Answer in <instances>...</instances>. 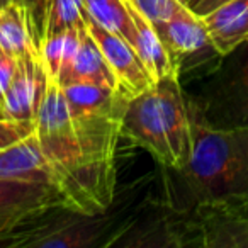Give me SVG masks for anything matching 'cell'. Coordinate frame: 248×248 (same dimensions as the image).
I'll return each mask as SVG.
<instances>
[{
  "instance_id": "obj_20",
  "label": "cell",
  "mask_w": 248,
  "mask_h": 248,
  "mask_svg": "<svg viewBox=\"0 0 248 248\" xmlns=\"http://www.w3.org/2000/svg\"><path fill=\"white\" fill-rule=\"evenodd\" d=\"M34 121H16L9 117H0V150L29 136L31 133H34Z\"/></svg>"
},
{
  "instance_id": "obj_24",
  "label": "cell",
  "mask_w": 248,
  "mask_h": 248,
  "mask_svg": "<svg viewBox=\"0 0 248 248\" xmlns=\"http://www.w3.org/2000/svg\"><path fill=\"white\" fill-rule=\"evenodd\" d=\"M182 2L187 5V7H189V9H192V11H194V9H196L197 5H199V2H201V0H182Z\"/></svg>"
},
{
  "instance_id": "obj_12",
  "label": "cell",
  "mask_w": 248,
  "mask_h": 248,
  "mask_svg": "<svg viewBox=\"0 0 248 248\" xmlns=\"http://www.w3.org/2000/svg\"><path fill=\"white\" fill-rule=\"evenodd\" d=\"M126 2H128L133 22H135V31H136L135 48L138 51L141 62L145 63L146 70L152 75L153 82H158L162 78H169V77H179L180 66L177 65V62L169 53L165 43L162 41L158 31H156L155 24L145 14H141L129 0H126Z\"/></svg>"
},
{
  "instance_id": "obj_16",
  "label": "cell",
  "mask_w": 248,
  "mask_h": 248,
  "mask_svg": "<svg viewBox=\"0 0 248 248\" xmlns=\"http://www.w3.org/2000/svg\"><path fill=\"white\" fill-rule=\"evenodd\" d=\"M83 2H85L87 17L107 31L123 36L126 41L136 46L135 22L126 0H83Z\"/></svg>"
},
{
  "instance_id": "obj_3",
  "label": "cell",
  "mask_w": 248,
  "mask_h": 248,
  "mask_svg": "<svg viewBox=\"0 0 248 248\" xmlns=\"http://www.w3.org/2000/svg\"><path fill=\"white\" fill-rule=\"evenodd\" d=\"M189 100L214 128H248V41L219 56L201 93Z\"/></svg>"
},
{
  "instance_id": "obj_7",
  "label": "cell",
  "mask_w": 248,
  "mask_h": 248,
  "mask_svg": "<svg viewBox=\"0 0 248 248\" xmlns=\"http://www.w3.org/2000/svg\"><path fill=\"white\" fill-rule=\"evenodd\" d=\"M48 80L41 53L19 58L11 85L0 100L4 116L16 121H36Z\"/></svg>"
},
{
  "instance_id": "obj_8",
  "label": "cell",
  "mask_w": 248,
  "mask_h": 248,
  "mask_svg": "<svg viewBox=\"0 0 248 248\" xmlns=\"http://www.w3.org/2000/svg\"><path fill=\"white\" fill-rule=\"evenodd\" d=\"M155 28L172 58L180 66V72L187 60L201 56L206 49H214L202 17L187 5L180 7L170 19L155 24Z\"/></svg>"
},
{
  "instance_id": "obj_1",
  "label": "cell",
  "mask_w": 248,
  "mask_h": 248,
  "mask_svg": "<svg viewBox=\"0 0 248 248\" xmlns=\"http://www.w3.org/2000/svg\"><path fill=\"white\" fill-rule=\"evenodd\" d=\"M126 106L72 116L62 85L48 80L34 123L60 207L82 216H100L110 207Z\"/></svg>"
},
{
  "instance_id": "obj_9",
  "label": "cell",
  "mask_w": 248,
  "mask_h": 248,
  "mask_svg": "<svg viewBox=\"0 0 248 248\" xmlns=\"http://www.w3.org/2000/svg\"><path fill=\"white\" fill-rule=\"evenodd\" d=\"M0 180L48 184L51 186V169L34 133L0 150Z\"/></svg>"
},
{
  "instance_id": "obj_2",
  "label": "cell",
  "mask_w": 248,
  "mask_h": 248,
  "mask_svg": "<svg viewBox=\"0 0 248 248\" xmlns=\"http://www.w3.org/2000/svg\"><path fill=\"white\" fill-rule=\"evenodd\" d=\"M189 102L192 146L186 175L201 204L248 201V128H214Z\"/></svg>"
},
{
  "instance_id": "obj_19",
  "label": "cell",
  "mask_w": 248,
  "mask_h": 248,
  "mask_svg": "<svg viewBox=\"0 0 248 248\" xmlns=\"http://www.w3.org/2000/svg\"><path fill=\"white\" fill-rule=\"evenodd\" d=\"M141 14H145L153 24L170 19L180 7H184L182 0H129Z\"/></svg>"
},
{
  "instance_id": "obj_6",
  "label": "cell",
  "mask_w": 248,
  "mask_h": 248,
  "mask_svg": "<svg viewBox=\"0 0 248 248\" xmlns=\"http://www.w3.org/2000/svg\"><path fill=\"white\" fill-rule=\"evenodd\" d=\"M85 24L90 36L106 58L107 65L112 70L117 80V87L124 95L131 99V97L148 90L155 83L131 43L126 41L123 36L116 34V32L104 29L102 26L87 17V14Z\"/></svg>"
},
{
  "instance_id": "obj_26",
  "label": "cell",
  "mask_w": 248,
  "mask_h": 248,
  "mask_svg": "<svg viewBox=\"0 0 248 248\" xmlns=\"http://www.w3.org/2000/svg\"><path fill=\"white\" fill-rule=\"evenodd\" d=\"M0 117H5V116H4V112H2V109H0Z\"/></svg>"
},
{
  "instance_id": "obj_18",
  "label": "cell",
  "mask_w": 248,
  "mask_h": 248,
  "mask_svg": "<svg viewBox=\"0 0 248 248\" xmlns=\"http://www.w3.org/2000/svg\"><path fill=\"white\" fill-rule=\"evenodd\" d=\"M85 24V2L83 0H46L45 36H55L66 29ZM43 45V43H41Z\"/></svg>"
},
{
  "instance_id": "obj_10",
  "label": "cell",
  "mask_w": 248,
  "mask_h": 248,
  "mask_svg": "<svg viewBox=\"0 0 248 248\" xmlns=\"http://www.w3.org/2000/svg\"><path fill=\"white\" fill-rule=\"evenodd\" d=\"M99 216H80L78 221H65L53 223L34 231L21 233V240L12 247L22 248H83L95 245L102 223L93 219Z\"/></svg>"
},
{
  "instance_id": "obj_15",
  "label": "cell",
  "mask_w": 248,
  "mask_h": 248,
  "mask_svg": "<svg viewBox=\"0 0 248 248\" xmlns=\"http://www.w3.org/2000/svg\"><path fill=\"white\" fill-rule=\"evenodd\" d=\"M0 48L16 60L41 53L28 14L14 2L0 11Z\"/></svg>"
},
{
  "instance_id": "obj_4",
  "label": "cell",
  "mask_w": 248,
  "mask_h": 248,
  "mask_svg": "<svg viewBox=\"0 0 248 248\" xmlns=\"http://www.w3.org/2000/svg\"><path fill=\"white\" fill-rule=\"evenodd\" d=\"M123 136L148 150L163 167L175 170V160L155 85L128 100L123 117Z\"/></svg>"
},
{
  "instance_id": "obj_11",
  "label": "cell",
  "mask_w": 248,
  "mask_h": 248,
  "mask_svg": "<svg viewBox=\"0 0 248 248\" xmlns=\"http://www.w3.org/2000/svg\"><path fill=\"white\" fill-rule=\"evenodd\" d=\"M201 17L219 56L248 41V0H226Z\"/></svg>"
},
{
  "instance_id": "obj_17",
  "label": "cell",
  "mask_w": 248,
  "mask_h": 248,
  "mask_svg": "<svg viewBox=\"0 0 248 248\" xmlns=\"http://www.w3.org/2000/svg\"><path fill=\"white\" fill-rule=\"evenodd\" d=\"M85 26V24H83ZM83 26L73 29H66L55 36H49L41 45V58L46 66L48 77L58 82L66 68L72 63L80 45V34Z\"/></svg>"
},
{
  "instance_id": "obj_13",
  "label": "cell",
  "mask_w": 248,
  "mask_h": 248,
  "mask_svg": "<svg viewBox=\"0 0 248 248\" xmlns=\"http://www.w3.org/2000/svg\"><path fill=\"white\" fill-rule=\"evenodd\" d=\"M73 82L102 83V85H109L119 90L116 77H114L110 66L107 65L104 55L100 53L97 43L90 36L87 24L82 29L80 45L75 56H73L72 63L66 68V72L62 75V78L58 80L60 85H66V83H73Z\"/></svg>"
},
{
  "instance_id": "obj_21",
  "label": "cell",
  "mask_w": 248,
  "mask_h": 248,
  "mask_svg": "<svg viewBox=\"0 0 248 248\" xmlns=\"http://www.w3.org/2000/svg\"><path fill=\"white\" fill-rule=\"evenodd\" d=\"M14 4L22 7L26 11L31 22L32 32L38 41L39 48H41L43 36H45V17H46V0H12Z\"/></svg>"
},
{
  "instance_id": "obj_5",
  "label": "cell",
  "mask_w": 248,
  "mask_h": 248,
  "mask_svg": "<svg viewBox=\"0 0 248 248\" xmlns=\"http://www.w3.org/2000/svg\"><path fill=\"white\" fill-rule=\"evenodd\" d=\"M60 207L55 189L48 184L0 180V245L31 221Z\"/></svg>"
},
{
  "instance_id": "obj_14",
  "label": "cell",
  "mask_w": 248,
  "mask_h": 248,
  "mask_svg": "<svg viewBox=\"0 0 248 248\" xmlns=\"http://www.w3.org/2000/svg\"><path fill=\"white\" fill-rule=\"evenodd\" d=\"M66 104L72 116H89V114L106 112L110 109L124 107L129 97L121 90L109 85L93 82H73L62 85Z\"/></svg>"
},
{
  "instance_id": "obj_22",
  "label": "cell",
  "mask_w": 248,
  "mask_h": 248,
  "mask_svg": "<svg viewBox=\"0 0 248 248\" xmlns=\"http://www.w3.org/2000/svg\"><path fill=\"white\" fill-rule=\"evenodd\" d=\"M16 68H17V60L12 58L11 55H7L4 49L0 48V100L4 99L5 92H7L9 85H11Z\"/></svg>"
},
{
  "instance_id": "obj_25",
  "label": "cell",
  "mask_w": 248,
  "mask_h": 248,
  "mask_svg": "<svg viewBox=\"0 0 248 248\" xmlns=\"http://www.w3.org/2000/svg\"><path fill=\"white\" fill-rule=\"evenodd\" d=\"M12 4V0H0V11L2 9H5L7 5H11Z\"/></svg>"
},
{
  "instance_id": "obj_23",
  "label": "cell",
  "mask_w": 248,
  "mask_h": 248,
  "mask_svg": "<svg viewBox=\"0 0 248 248\" xmlns=\"http://www.w3.org/2000/svg\"><path fill=\"white\" fill-rule=\"evenodd\" d=\"M223 2H226V0H201L199 5L194 9V12H196V14H199V16H204V14H207L209 11H213V9H216L217 5H221Z\"/></svg>"
}]
</instances>
